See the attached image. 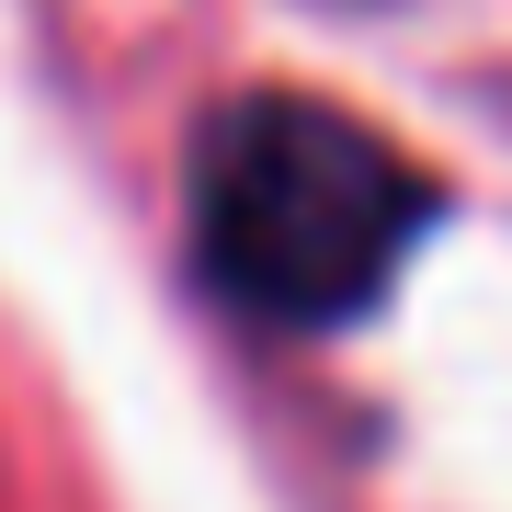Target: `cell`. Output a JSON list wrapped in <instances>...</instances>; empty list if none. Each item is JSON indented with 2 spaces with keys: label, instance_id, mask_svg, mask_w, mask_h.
<instances>
[{
  "label": "cell",
  "instance_id": "cell-1",
  "mask_svg": "<svg viewBox=\"0 0 512 512\" xmlns=\"http://www.w3.org/2000/svg\"><path fill=\"white\" fill-rule=\"evenodd\" d=\"M433 183L319 92H239L194 137V262L274 330H342L399 285Z\"/></svg>",
  "mask_w": 512,
  "mask_h": 512
}]
</instances>
